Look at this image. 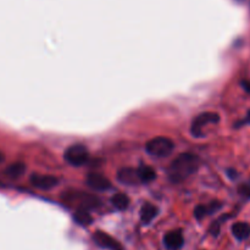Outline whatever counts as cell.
<instances>
[{
  "instance_id": "cell-2",
  "label": "cell",
  "mask_w": 250,
  "mask_h": 250,
  "mask_svg": "<svg viewBox=\"0 0 250 250\" xmlns=\"http://www.w3.org/2000/svg\"><path fill=\"white\" fill-rule=\"evenodd\" d=\"M175 149V143L170 138L156 137L146 143V150L149 155L154 158H165L168 156Z\"/></svg>"
},
{
  "instance_id": "cell-16",
  "label": "cell",
  "mask_w": 250,
  "mask_h": 250,
  "mask_svg": "<svg viewBox=\"0 0 250 250\" xmlns=\"http://www.w3.org/2000/svg\"><path fill=\"white\" fill-rule=\"evenodd\" d=\"M208 212H209V209L207 207H204V205H198L194 209V217L197 220H202L207 216Z\"/></svg>"
},
{
  "instance_id": "cell-19",
  "label": "cell",
  "mask_w": 250,
  "mask_h": 250,
  "mask_svg": "<svg viewBox=\"0 0 250 250\" xmlns=\"http://www.w3.org/2000/svg\"><path fill=\"white\" fill-rule=\"evenodd\" d=\"M242 87L246 89V92H248L250 94V82L249 81H243V82H242Z\"/></svg>"
},
{
  "instance_id": "cell-4",
  "label": "cell",
  "mask_w": 250,
  "mask_h": 250,
  "mask_svg": "<svg viewBox=\"0 0 250 250\" xmlns=\"http://www.w3.org/2000/svg\"><path fill=\"white\" fill-rule=\"evenodd\" d=\"M220 121V116L216 112H203V114L198 115L195 120L192 122V133L195 137H203V129L207 127L209 124H217Z\"/></svg>"
},
{
  "instance_id": "cell-12",
  "label": "cell",
  "mask_w": 250,
  "mask_h": 250,
  "mask_svg": "<svg viewBox=\"0 0 250 250\" xmlns=\"http://www.w3.org/2000/svg\"><path fill=\"white\" fill-rule=\"evenodd\" d=\"M24 171H26V165H24L23 163H14L5 170V173H6V176H9L10 178L16 180V178H20L23 175Z\"/></svg>"
},
{
  "instance_id": "cell-8",
  "label": "cell",
  "mask_w": 250,
  "mask_h": 250,
  "mask_svg": "<svg viewBox=\"0 0 250 250\" xmlns=\"http://www.w3.org/2000/svg\"><path fill=\"white\" fill-rule=\"evenodd\" d=\"M87 185L94 190L104 192L111 187V182L100 173H89L87 177Z\"/></svg>"
},
{
  "instance_id": "cell-7",
  "label": "cell",
  "mask_w": 250,
  "mask_h": 250,
  "mask_svg": "<svg viewBox=\"0 0 250 250\" xmlns=\"http://www.w3.org/2000/svg\"><path fill=\"white\" fill-rule=\"evenodd\" d=\"M117 180L127 186H137L139 185V183H142L138 170L132 167L121 168V170L117 172Z\"/></svg>"
},
{
  "instance_id": "cell-10",
  "label": "cell",
  "mask_w": 250,
  "mask_h": 250,
  "mask_svg": "<svg viewBox=\"0 0 250 250\" xmlns=\"http://www.w3.org/2000/svg\"><path fill=\"white\" fill-rule=\"evenodd\" d=\"M232 234L236 237L238 241H244V239L250 237V225L247 222H236L232 226Z\"/></svg>"
},
{
  "instance_id": "cell-15",
  "label": "cell",
  "mask_w": 250,
  "mask_h": 250,
  "mask_svg": "<svg viewBox=\"0 0 250 250\" xmlns=\"http://www.w3.org/2000/svg\"><path fill=\"white\" fill-rule=\"evenodd\" d=\"M139 177H141L142 183H149L153 182L156 178V172L154 171V168H151L150 166H142L138 168Z\"/></svg>"
},
{
  "instance_id": "cell-20",
  "label": "cell",
  "mask_w": 250,
  "mask_h": 250,
  "mask_svg": "<svg viewBox=\"0 0 250 250\" xmlns=\"http://www.w3.org/2000/svg\"><path fill=\"white\" fill-rule=\"evenodd\" d=\"M4 154H2L1 153V151H0V164H1L2 163V161H4Z\"/></svg>"
},
{
  "instance_id": "cell-17",
  "label": "cell",
  "mask_w": 250,
  "mask_h": 250,
  "mask_svg": "<svg viewBox=\"0 0 250 250\" xmlns=\"http://www.w3.org/2000/svg\"><path fill=\"white\" fill-rule=\"evenodd\" d=\"M238 193L243 198L250 199V183H243V185L238 188Z\"/></svg>"
},
{
  "instance_id": "cell-1",
  "label": "cell",
  "mask_w": 250,
  "mask_h": 250,
  "mask_svg": "<svg viewBox=\"0 0 250 250\" xmlns=\"http://www.w3.org/2000/svg\"><path fill=\"white\" fill-rule=\"evenodd\" d=\"M199 167V159L192 153L180 154L168 167V178L172 183L178 185L197 172Z\"/></svg>"
},
{
  "instance_id": "cell-14",
  "label": "cell",
  "mask_w": 250,
  "mask_h": 250,
  "mask_svg": "<svg viewBox=\"0 0 250 250\" xmlns=\"http://www.w3.org/2000/svg\"><path fill=\"white\" fill-rule=\"evenodd\" d=\"M111 204L117 210H126L129 205V198L125 193H117L111 198Z\"/></svg>"
},
{
  "instance_id": "cell-6",
  "label": "cell",
  "mask_w": 250,
  "mask_h": 250,
  "mask_svg": "<svg viewBox=\"0 0 250 250\" xmlns=\"http://www.w3.org/2000/svg\"><path fill=\"white\" fill-rule=\"evenodd\" d=\"M31 185L34 188H38L42 190H49L51 188L58 186V178L50 175H38V173H33L29 178Z\"/></svg>"
},
{
  "instance_id": "cell-11",
  "label": "cell",
  "mask_w": 250,
  "mask_h": 250,
  "mask_svg": "<svg viewBox=\"0 0 250 250\" xmlns=\"http://www.w3.org/2000/svg\"><path fill=\"white\" fill-rule=\"evenodd\" d=\"M156 215H158V208H156L155 205L150 204V203H146V204H144L143 207H142L141 220L143 224H150Z\"/></svg>"
},
{
  "instance_id": "cell-9",
  "label": "cell",
  "mask_w": 250,
  "mask_h": 250,
  "mask_svg": "<svg viewBox=\"0 0 250 250\" xmlns=\"http://www.w3.org/2000/svg\"><path fill=\"white\" fill-rule=\"evenodd\" d=\"M164 243H165V246L167 247L168 249H172V250L180 249L181 247L183 246V243H185L182 232H181L180 229L168 232V233L165 236V238H164Z\"/></svg>"
},
{
  "instance_id": "cell-18",
  "label": "cell",
  "mask_w": 250,
  "mask_h": 250,
  "mask_svg": "<svg viewBox=\"0 0 250 250\" xmlns=\"http://www.w3.org/2000/svg\"><path fill=\"white\" fill-rule=\"evenodd\" d=\"M210 232H211V234L212 236H217V234H219V232H220V227H219V224H214L211 226V229H210Z\"/></svg>"
},
{
  "instance_id": "cell-21",
  "label": "cell",
  "mask_w": 250,
  "mask_h": 250,
  "mask_svg": "<svg viewBox=\"0 0 250 250\" xmlns=\"http://www.w3.org/2000/svg\"><path fill=\"white\" fill-rule=\"evenodd\" d=\"M248 115H249V116H248V117H249V121H250V111H249V114H248Z\"/></svg>"
},
{
  "instance_id": "cell-5",
  "label": "cell",
  "mask_w": 250,
  "mask_h": 250,
  "mask_svg": "<svg viewBox=\"0 0 250 250\" xmlns=\"http://www.w3.org/2000/svg\"><path fill=\"white\" fill-rule=\"evenodd\" d=\"M93 242L97 244L98 247L104 249H110V250H121L122 247L119 242L115 238H112L110 234L105 233L103 231H95L92 236Z\"/></svg>"
},
{
  "instance_id": "cell-13",
  "label": "cell",
  "mask_w": 250,
  "mask_h": 250,
  "mask_svg": "<svg viewBox=\"0 0 250 250\" xmlns=\"http://www.w3.org/2000/svg\"><path fill=\"white\" fill-rule=\"evenodd\" d=\"M73 219L81 226H88V225H90L93 222L92 215L85 209H78L75 212V215H73Z\"/></svg>"
},
{
  "instance_id": "cell-3",
  "label": "cell",
  "mask_w": 250,
  "mask_h": 250,
  "mask_svg": "<svg viewBox=\"0 0 250 250\" xmlns=\"http://www.w3.org/2000/svg\"><path fill=\"white\" fill-rule=\"evenodd\" d=\"M88 150L82 144H73L65 151V160L72 166H82L88 160Z\"/></svg>"
}]
</instances>
